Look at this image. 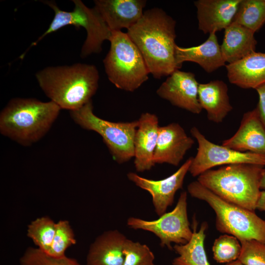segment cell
Returning a JSON list of instances; mask_svg holds the SVG:
<instances>
[{"mask_svg": "<svg viewBox=\"0 0 265 265\" xmlns=\"http://www.w3.org/2000/svg\"><path fill=\"white\" fill-rule=\"evenodd\" d=\"M20 265H81L78 261L66 256L56 258L38 248L28 247L20 259Z\"/></svg>", "mask_w": 265, "mask_h": 265, "instance_id": "cell-29", "label": "cell"}, {"mask_svg": "<svg viewBox=\"0 0 265 265\" xmlns=\"http://www.w3.org/2000/svg\"><path fill=\"white\" fill-rule=\"evenodd\" d=\"M76 243L75 234L69 222L60 220L56 223L52 244L47 254L56 258L64 257L66 250Z\"/></svg>", "mask_w": 265, "mask_h": 265, "instance_id": "cell-27", "label": "cell"}, {"mask_svg": "<svg viewBox=\"0 0 265 265\" xmlns=\"http://www.w3.org/2000/svg\"><path fill=\"white\" fill-rule=\"evenodd\" d=\"M127 238L117 230L105 231L91 244L87 265H123V247Z\"/></svg>", "mask_w": 265, "mask_h": 265, "instance_id": "cell-19", "label": "cell"}, {"mask_svg": "<svg viewBox=\"0 0 265 265\" xmlns=\"http://www.w3.org/2000/svg\"><path fill=\"white\" fill-rule=\"evenodd\" d=\"M61 109L51 101L13 98L0 112V132L22 145L29 146L45 135Z\"/></svg>", "mask_w": 265, "mask_h": 265, "instance_id": "cell-3", "label": "cell"}, {"mask_svg": "<svg viewBox=\"0 0 265 265\" xmlns=\"http://www.w3.org/2000/svg\"><path fill=\"white\" fill-rule=\"evenodd\" d=\"M258 95V103L257 108L260 117L265 126V82L255 89Z\"/></svg>", "mask_w": 265, "mask_h": 265, "instance_id": "cell-31", "label": "cell"}, {"mask_svg": "<svg viewBox=\"0 0 265 265\" xmlns=\"http://www.w3.org/2000/svg\"><path fill=\"white\" fill-rule=\"evenodd\" d=\"M240 242L241 251L239 261L245 265H265V243L255 239Z\"/></svg>", "mask_w": 265, "mask_h": 265, "instance_id": "cell-30", "label": "cell"}, {"mask_svg": "<svg viewBox=\"0 0 265 265\" xmlns=\"http://www.w3.org/2000/svg\"><path fill=\"white\" fill-rule=\"evenodd\" d=\"M260 189L265 190V167H264L261 173L260 180Z\"/></svg>", "mask_w": 265, "mask_h": 265, "instance_id": "cell-33", "label": "cell"}, {"mask_svg": "<svg viewBox=\"0 0 265 265\" xmlns=\"http://www.w3.org/2000/svg\"><path fill=\"white\" fill-rule=\"evenodd\" d=\"M175 59L179 69L184 62L190 61L197 63L208 73L214 72L226 63L214 32L209 34L208 38L198 46L184 48L176 45Z\"/></svg>", "mask_w": 265, "mask_h": 265, "instance_id": "cell-18", "label": "cell"}, {"mask_svg": "<svg viewBox=\"0 0 265 265\" xmlns=\"http://www.w3.org/2000/svg\"><path fill=\"white\" fill-rule=\"evenodd\" d=\"M38 84L61 109L78 110L91 101L99 85V74L93 64L49 66L35 75Z\"/></svg>", "mask_w": 265, "mask_h": 265, "instance_id": "cell-2", "label": "cell"}, {"mask_svg": "<svg viewBox=\"0 0 265 265\" xmlns=\"http://www.w3.org/2000/svg\"><path fill=\"white\" fill-rule=\"evenodd\" d=\"M123 265H155L154 254L144 244L127 238L124 245Z\"/></svg>", "mask_w": 265, "mask_h": 265, "instance_id": "cell-28", "label": "cell"}, {"mask_svg": "<svg viewBox=\"0 0 265 265\" xmlns=\"http://www.w3.org/2000/svg\"><path fill=\"white\" fill-rule=\"evenodd\" d=\"M73 1L75 7L73 11L68 12L60 9L53 1H45V3L54 11V18L48 28L31 44L29 48L37 44L47 35L63 26L73 25L78 29L81 26L86 31V38L80 52L82 58L102 51L103 43L105 40L109 41L111 31L94 7H88L80 0H73Z\"/></svg>", "mask_w": 265, "mask_h": 265, "instance_id": "cell-7", "label": "cell"}, {"mask_svg": "<svg viewBox=\"0 0 265 265\" xmlns=\"http://www.w3.org/2000/svg\"><path fill=\"white\" fill-rule=\"evenodd\" d=\"M233 22L259 30L265 24V0H241Z\"/></svg>", "mask_w": 265, "mask_h": 265, "instance_id": "cell-24", "label": "cell"}, {"mask_svg": "<svg viewBox=\"0 0 265 265\" xmlns=\"http://www.w3.org/2000/svg\"><path fill=\"white\" fill-rule=\"evenodd\" d=\"M192 159V157L189 158L176 172L161 180L149 179L134 172L128 173L127 177L136 186L150 194L155 212L160 216L173 204L176 193L182 188Z\"/></svg>", "mask_w": 265, "mask_h": 265, "instance_id": "cell-11", "label": "cell"}, {"mask_svg": "<svg viewBox=\"0 0 265 265\" xmlns=\"http://www.w3.org/2000/svg\"><path fill=\"white\" fill-rule=\"evenodd\" d=\"M212 251L213 259L217 263L226 264L238 260L241 244L236 237L224 234L214 240Z\"/></svg>", "mask_w": 265, "mask_h": 265, "instance_id": "cell-26", "label": "cell"}, {"mask_svg": "<svg viewBox=\"0 0 265 265\" xmlns=\"http://www.w3.org/2000/svg\"><path fill=\"white\" fill-rule=\"evenodd\" d=\"M187 192L183 191L172 211L153 220L130 217L127 219V224L132 229L153 233L159 239L161 247L172 250V243L186 244L192 235L187 215Z\"/></svg>", "mask_w": 265, "mask_h": 265, "instance_id": "cell-9", "label": "cell"}, {"mask_svg": "<svg viewBox=\"0 0 265 265\" xmlns=\"http://www.w3.org/2000/svg\"><path fill=\"white\" fill-rule=\"evenodd\" d=\"M241 0H198V28L205 34L225 29L233 22Z\"/></svg>", "mask_w": 265, "mask_h": 265, "instance_id": "cell-17", "label": "cell"}, {"mask_svg": "<svg viewBox=\"0 0 265 265\" xmlns=\"http://www.w3.org/2000/svg\"><path fill=\"white\" fill-rule=\"evenodd\" d=\"M56 224L48 216L38 217L28 225L27 236L44 252L48 253L53 239Z\"/></svg>", "mask_w": 265, "mask_h": 265, "instance_id": "cell-25", "label": "cell"}, {"mask_svg": "<svg viewBox=\"0 0 265 265\" xmlns=\"http://www.w3.org/2000/svg\"><path fill=\"white\" fill-rule=\"evenodd\" d=\"M198 98L202 109L206 111L207 118L213 123L223 122L233 109L228 86L221 80L199 83Z\"/></svg>", "mask_w": 265, "mask_h": 265, "instance_id": "cell-21", "label": "cell"}, {"mask_svg": "<svg viewBox=\"0 0 265 265\" xmlns=\"http://www.w3.org/2000/svg\"><path fill=\"white\" fill-rule=\"evenodd\" d=\"M197 224L196 220H194L192 235L186 243L175 244L173 247L178 256L172 260V265H211L204 246L208 224L202 223L198 231Z\"/></svg>", "mask_w": 265, "mask_h": 265, "instance_id": "cell-23", "label": "cell"}, {"mask_svg": "<svg viewBox=\"0 0 265 265\" xmlns=\"http://www.w3.org/2000/svg\"><path fill=\"white\" fill-rule=\"evenodd\" d=\"M191 135L198 143L197 152L192 157L189 172L198 177L218 166L249 163L265 167V154L241 152L215 144L209 140L196 127L190 129Z\"/></svg>", "mask_w": 265, "mask_h": 265, "instance_id": "cell-10", "label": "cell"}, {"mask_svg": "<svg viewBox=\"0 0 265 265\" xmlns=\"http://www.w3.org/2000/svg\"><path fill=\"white\" fill-rule=\"evenodd\" d=\"M199 85L193 73L176 70L162 83L156 92L172 105L198 114L203 109L198 98Z\"/></svg>", "mask_w": 265, "mask_h": 265, "instance_id": "cell-12", "label": "cell"}, {"mask_svg": "<svg viewBox=\"0 0 265 265\" xmlns=\"http://www.w3.org/2000/svg\"><path fill=\"white\" fill-rule=\"evenodd\" d=\"M110 49L103 60L109 80L117 88L133 92L150 74L140 51L127 33L112 31Z\"/></svg>", "mask_w": 265, "mask_h": 265, "instance_id": "cell-6", "label": "cell"}, {"mask_svg": "<svg viewBox=\"0 0 265 265\" xmlns=\"http://www.w3.org/2000/svg\"><path fill=\"white\" fill-rule=\"evenodd\" d=\"M264 167L249 163L224 165L205 171L197 181L222 199L255 212Z\"/></svg>", "mask_w": 265, "mask_h": 265, "instance_id": "cell-4", "label": "cell"}, {"mask_svg": "<svg viewBox=\"0 0 265 265\" xmlns=\"http://www.w3.org/2000/svg\"><path fill=\"white\" fill-rule=\"evenodd\" d=\"M176 21L159 8L145 10L138 22L127 29L154 78L169 76L179 70L175 59Z\"/></svg>", "mask_w": 265, "mask_h": 265, "instance_id": "cell-1", "label": "cell"}, {"mask_svg": "<svg viewBox=\"0 0 265 265\" xmlns=\"http://www.w3.org/2000/svg\"><path fill=\"white\" fill-rule=\"evenodd\" d=\"M222 145L241 152L265 154V126L257 107L243 114L238 130Z\"/></svg>", "mask_w": 265, "mask_h": 265, "instance_id": "cell-14", "label": "cell"}, {"mask_svg": "<svg viewBox=\"0 0 265 265\" xmlns=\"http://www.w3.org/2000/svg\"><path fill=\"white\" fill-rule=\"evenodd\" d=\"M73 121L82 128L95 132L103 138L113 159L119 164L134 158L133 140L138 121L113 122L93 112L92 100L80 109L70 111Z\"/></svg>", "mask_w": 265, "mask_h": 265, "instance_id": "cell-8", "label": "cell"}, {"mask_svg": "<svg viewBox=\"0 0 265 265\" xmlns=\"http://www.w3.org/2000/svg\"><path fill=\"white\" fill-rule=\"evenodd\" d=\"M230 83L243 89H256L265 82V53L256 51L226 65Z\"/></svg>", "mask_w": 265, "mask_h": 265, "instance_id": "cell-20", "label": "cell"}, {"mask_svg": "<svg viewBox=\"0 0 265 265\" xmlns=\"http://www.w3.org/2000/svg\"><path fill=\"white\" fill-rule=\"evenodd\" d=\"M187 189L191 197L205 201L213 210L218 232L239 241L255 239L265 243V220L255 212L222 199L197 181L190 183Z\"/></svg>", "mask_w": 265, "mask_h": 265, "instance_id": "cell-5", "label": "cell"}, {"mask_svg": "<svg viewBox=\"0 0 265 265\" xmlns=\"http://www.w3.org/2000/svg\"><path fill=\"white\" fill-rule=\"evenodd\" d=\"M224 265H245L242 263L240 261L237 260L230 263L226 264Z\"/></svg>", "mask_w": 265, "mask_h": 265, "instance_id": "cell-34", "label": "cell"}, {"mask_svg": "<svg viewBox=\"0 0 265 265\" xmlns=\"http://www.w3.org/2000/svg\"><path fill=\"white\" fill-rule=\"evenodd\" d=\"M194 144V139L187 135L178 123H172L159 127L154 163L177 166Z\"/></svg>", "mask_w": 265, "mask_h": 265, "instance_id": "cell-13", "label": "cell"}, {"mask_svg": "<svg viewBox=\"0 0 265 265\" xmlns=\"http://www.w3.org/2000/svg\"><path fill=\"white\" fill-rule=\"evenodd\" d=\"M256 210L265 212V190H261L256 205Z\"/></svg>", "mask_w": 265, "mask_h": 265, "instance_id": "cell-32", "label": "cell"}, {"mask_svg": "<svg viewBox=\"0 0 265 265\" xmlns=\"http://www.w3.org/2000/svg\"><path fill=\"white\" fill-rule=\"evenodd\" d=\"M134 140V165L136 170L143 172L150 170L153 161L159 131L157 116L149 112L143 113L138 119Z\"/></svg>", "mask_w": 265, "mask_h": 265, "instance_id": "cell-16", "label": "cell"}, {"mask_svg": "<svg viewBox=\"0 0 265 265\" xmlns=\"http://www.w3.org/2000/svg\"><path fill=\"white\" fill-rule=\"evenodd\" d=\"M94 8L112 31L131 28L142 17L144 0H96Z\"/></svg>", "mask_w": 265, "mask_h": 265, "instance_id": "cell-15", "label": "cell"}, {"mask_svg": "<svg viewBox=\"0 0 265 265\" xmlns=\"http://www.w3.org/2000/svg\"><path fill=\"white\" fill-rule=\"evenodd\" d=\"M255 32L232 22L225 29L221 50L225 62L232 63L255 52L257 41Z\"/></svg>", "mask_w": 265, "mask_h": 265, "instance_id": "cell-22", "label": "cell"}]
</instances>
